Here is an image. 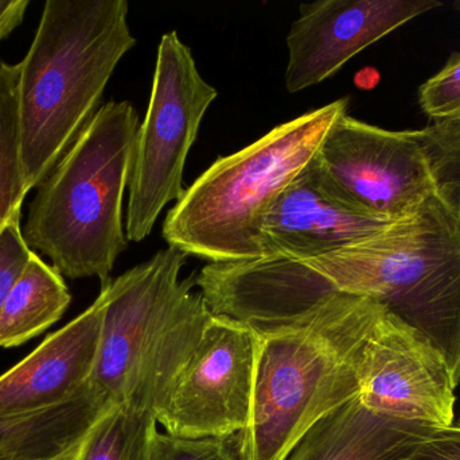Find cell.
<instances>
[{
	"mask_svg": "<svg viewBox=\"0 0 460 460\" xmlns=\"http://www.w3.org/2000/svg\"><path fill=\"white\" fill-rule=\"evenodd\" d=\"M383 305L332 294L300 323L256 334L251 420L238 440L240 460H286L308 429L356 399L365 348Z\"/></svg>",
	"mask_w": 460,
	"mask_h": 460,
	"instance_id": "obj_2",
	"label": "cell"
},
{
	"mask_svg": "<svg viewBox=\"0 0 460 460\" xmlns=\"http://www.w3.org/2000/svg\"><path fill=\"white\" fill-rule=\"evenodd\" d=\"M453 8L460 13V0H456V2L453 3Z\"/></svg>",
	"mask_w": 460,
	"mask_h": 460,
	"instance_id": "obj_26",
	"label": "cell"
},
{
	"mask_svg": "<svg viewBox=\"0 0 460 460\" xmlns=\"http://www.w3.org/2000/svg\"><path fill=\"white\" fill-rule=\"evenodd\" d=\"M437 431L378 415L357 396L314 424L286 460H407Z\"/></svg>",
	"mask_w": 460,
	"mask_h": 460,
	"instance_id": "obj_14",
	"label": "cell"
},
{
	"mask_svg": "<svg viewBox=\"0 0 460 460\" xmlns=\"http://www.w3.org/2000/svg\"><path fill=\"white\" fill-rule=\"evenodd\" d=\"M314 304L356 294L383 305L447 361L460 383V219L438 194L358 242L308 259L270 257Z\"/></svg>",
	"mask_w": 460,
	"mask_h": 460,
	"instance_id": "obj_1",
	"label": "cell"
},
{
	"mask_svg": "<svg viewBox=\"0 0 460 460\" xmlns=\"http://www.w3.org/2000/svg\"><path fill=\"white\" fill-rule=\"evenodd\" d=\"M407 460H460V428L438 429Z\"/></svg>",
	"mask_w": 460,
	"mask_h": 460,
	"instance_id": "obj_23",
	"label": "cell"
},
{
	"mask_svg": "<svg viewBox=\"0 0 460 460\" xmlns=\"http://www.w3.org/2000/svg\"><path fill=\"white\" fill-rule=\"evenodd\" d=\"M418 135L438 197L460 219V123L432 122Z\"/></svg>",
	"mask_w": 460,
	"mask_h": 460,
	"instance_id": "obj_19",
	"label": "cell"
},
{
	"mask_svg": "<svg viewBox=\"0 0 460 460\" xmlns=\"http://www.w3.org/2000/svg\"><path fill=\"white\" fill-rule=\"evenodd\" d=\"M151 460H240L226 439H188L156 432Z\"/></svg>",
	"mask_w": 460,
	"mask_h": 460,
	"instance_id": "obj_21",
	"label": "cell"
},
{
	"mask_svg": "<svg viewBox=\"0 0 460 460\" xmlns=\"http://www.w3.org/2000/svg\"><path fill=\"white\" fill-rule=\"evenodd\" d=\"M257 337L249 327L212 316L185 369L156 413L166 434L228 439L251 420Z\"/></svg>",
	"mask_w": 460,
	"mask_h": 460,
	"instance_id": "obj_9",
	"label": "cell"
},
{
	"mask_svg": "<svg viewBox=\"0 0 460 460\" xmlns=\"http://www.w3.org/2000/svg\"><path fill=\"white\" fill-rule=\"evenodd\" d=\"M127 0H49L19 62L18 121L26 191L37 188L92 116L137 45Z\"/></svg>",
	"mask_w": 460,
	"mask_h": 460,
	"instance_id": "obj_3",
	"label": "cell"
},
{
	"mask_svg": "<svg viewBox=\"0 0 460 460\" xmlns=\"http://www.w3.org/2000/svg\"><path fill=\"white\" fill-rule=\"evenodd\" d=\"M104 294L0 375V416L29 415L64 404L89 385L102 335Z\"/></svg>",
	"mask_w": 460,
	"mask_h": 460,
	"instance_id": "obj_13",
	"label": "cell"
},
{
	"mask_svg": "<svg viewBox=\"0 0 460 460\" xmlns=\"http://www.w3.org/2000/svg\"><path fill=\"white\" fill-rule=\"evenodd\" d=\"M186 256L158 251L102 285L104 316L91 383L111 404L159 412L212 312L196 280H180Z\"/></svg>",
	"mask_w": 460,
	"mask_h": 460,
	"instance_id": "obj_5",
	"label": "cell"
},
{
	"mask_svg": "<svg viewBox=\"0 0 460 460\" xmlns=\"http://www.w3.org/2000/svg\"><path fill=\"white\" fill-rule=\"evenodd\" d=\"M458 427H459V428H460V423H459V426H458Z\"/></svg>",
	"mask_w": 460,
	"mask_h": 460,
	"instance_id": "obj_27",
	"label": "cell"
},
{
	"mask_svg": "<svg viewBox=\"0 0 460 460\" xmlns=\"http://www.w3.org/2000/svg\"><path fill=\"white\" fill-rule=\"evenodd\" d=\"M419 104L432 122L460 123V51L419 88Z\"/></svg>",
	"mask_w": 460,
	"mask_h": 460,
	"instance_id": "obj_20",
	"label": "cell"
},
{
	"mask_svg": "<svg viewBox=\"0 0 460 460\" xmlns=\"http://www.w3.org/2000/svg\"><path fill=\"white\" fill-rule=\"evenodd\" d=\"M439 0H318L300 5L287 35L289 94L321 84L367 46L412 19L442 7Z\"/></svg>",
	"mask_w": 460,
	"mask_h": 460,
	"instance_id": "obj_11",
	"label": "cell"
},
{
	"mask_svg": "<svg viewBox=\"0 0 460 460\" xmlns=\"http://www.w3.org/2000/svg\"><path fill=\"white\" fill-rule=\"evenodd\" d=\"M217 96V89L202 77L191 49L178 32L162 35L150 103L135 146L127 239L145 240L166 205L182 199L189 153Z\"/></svg>",
	"mask_w": 460,
	"mask_h": 460,
	"instance_id": "obj_7",
	"label": "cell"
},
{
	"mask_svg": "<svg viewBox=\"0 0 460 460\" xmlns=\"http://www.w3.org/2000/svg\"><path fill=\"white\" fill-rule=\"evenodd\" d=\"M72 302L64 275L31 253L0 311V348L18 347L45 332Z\"/></svg>",
	"mask_w": 460,
	"mask_h": 460,
	"instance_id": "obj_16",
	"label": "cell"
},
{
	"mask_svg": "<svg viewBox=\"0 0 460 460\" xmlns=\"http://www.w3.org/2000/svg\"><path fill=\"white\" fill-rule=\"evenodd\" d=\"M316 161L338 199L378 221H399L437 194L418 130L381 129L346 113L327 132Z\"/></svg>",
	"mask_w": 460,
	"mask_h": 460,
	"instance_id": "obj_8",
	"label": "cell"
},
{
	"mask_svg": "<svg viewBox=\"0 0 460 460\" xmlns=\"http://www.w3.org/2000/svg\"><path fill=\"white\" fill-rule=\"evenodd\" d=\"M19 65L0 61V232L22 216L24 185L18 121Z\"/></svg>",
	"mask_w": 460,
	"mask_h": 460,
	"instance_id": "obj_18",
	"label": "cell"
},
{
	"mask_svg": "<svg viewBox=\"0 0 460 460\" xmlns=\"http://www.w3.org/2000/svg\"><path fill=\"white\" fill-rule=\"evenodd\" d=\"M78 450H80V447H78L77 450L73 451L72 454H69V455L65 456V458H62L61 460H77Z\"/></svg>",
	"mask_w": 460,
	"mask_h": 460,
	"instance_id": "obj_25",
	"label": "cell"
},
{
	"mask_svg": "<svg viewBox=\"0 0 460 460\" xmlns=\"http://www.w3.org/2000/svg\"><path fill=\"white\" fill-rule=\"evenodd\" d=\"M112 408L89 383L75 399L57 407L0 416V460H61L80 447Z\"/></svg>",
	"mask_w": 460,
	"mask_h": 460,
	"instance_id": "obj_15",
	"label": "cell"
},
{
	"mask_svg": "<svg viewBox=\"0 0 460 460\" xmlns=\"http://www.w3.org/2000/svg\"><path fill=\"white\" fill-rule=\"evenodd\" d=\"M139 127L131 102L102 105L37 186L22 234L64 277L104 285L128 246L123 200Z\"/></svg>",
	"mask_w": 460,
	"mask_h": 460,
	"instance_id": "obj_4",
	"label": "cell"
},
{
	"mask_svg": "<svg viewBox=\"0 0 460 460\" xmlns=\"http://www.w3.org/2000/svg\"><path fill=\"white\" fill-rule=\"evenodd\" d=\"M21 219H13L0 232V311L32 253L24 242Z\"/></svg>",
	"mask_w": 460,
	"mask_h": 460,
	"instance_id": "obj_22",
	"label": "cell"
},
{
	"mask_svg": "<svg viewBox=\"0 0 460 460\" xmlns=\"http://www.w3.org/2000/svg\"><path fill=\"white\" fill-rule=\"evenodd\" d=\"M456 388L443 354L386 311L365 348L359 401L378 415L450 428Z\"/></svg>",
	"mask_w": 460,
	"mask_h": 460,
	"instance_id": "obj_10",
	"label": "cell"
},
{
	"mask_svg": "<svg viewBox=\"0 0 460 460\" xmlns=\"http://www.w3.org/2000/svg\"><path fill=\"white\" fill-rule=\"evenodd\" d=\"M348 108V97L335 100L216 159L167 212L162 234L169 248L209 264L265 258V213L315 158L327 132Z\"/></svg>",
	"mask_w": 460,
	"mask_h": 460,
	"instance_id": "obj_6",
	"label": "cell"
},
{
	"mask_svg": "<svg viewBox=\"0 0 460 460\" xmlns=\"http://www.w3.org/2000/svg\"><path fill=\"white\" fill-rule=\"evenodd\" d=\"M388 224L338 199L315 157L265 213L262 245L267 257L308 259L365 239Z\"/></svg>",
	"mask_w": 460,
	"mask_h": 460,
	"instance_id": "obj_12",
	"label": "cell"
},
{
	"mask_svg": "<svg viewBox=\"0 0 460 460\" xmlns=\"http://www.w3.org/2000/svg\"><path fill=\"white\" fill-rule=\"evenodd\" d=\"M29 5L27 0H0V41L22 23Z\"/></svg>",
	"mask_w": 460,
	"mask_h": 460,
	"instance_id": "obj_24",
	"label": "cell"
},
{
	"mask_svg": "<svg viewBox=\"0 0 460 460\" xmlns=\"http://www.w3.org/2000/svg\"><path fill=\"white\" fill-rule=\"evenodd\" d=\"M156 419L148 410L118 405L81 443L77 460H151Z\"/></svg>",
	"mask_w": 460,
	"mask_h": 460,
	"instance_id": "obj_17",
	"label": "cell"
}]
</instances>
